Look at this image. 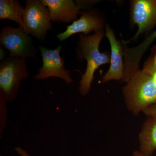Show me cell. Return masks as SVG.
<instances>
[{
  "instance_id": "1",
  "label": "cell",
  "mask_w": 156,
  "mask_h": 156,
  "mask_svg": "<svg viewBox=\"0 0 156 156\" xmlns=\"http://www.w3.org/2000/svg\"><path fill=\"white\" fill-rule=\"evenodd\" d=\"M104 30L91 35L80 34L78 45L77 57L79 60L86 59L87 69L82 75L79 90L81 95H86L91 88L95 71L101 66L110 63V54L101 52L99 45L105 35Z\"/></svg>"
},
{
  "instance_id": "2",
  "label": "cell",
  "mask_w": 156,
  "mask_h": 156,
  "mask_svg": "<svg viewBox=\"0 0 156 156\" xmlns=\"http://www.w3.org/2000/svg\"><path fill=\"white\" fill-rule=\"evenodd\" d=\"M127 83L123 92L128 108L133 113L143 112L156 103V85L149 74L138 70Z\"/></svg>"
},
{
  "instance_id": "3",
  "label": "cell",
  "mask_w": 156,
  "mask_h": 156,
  "mask_svg": "<svg viewBox=\"0 0 156 156\" xmlns=\"http://www.w3.org/2000/svg\"><path fill=\"white\" fill-rule=\"evenodd\" d=\"M29 76L25 59L10 56L0 65V94L7 102L16 99L20 83Z\"/></svg>"
},
{
  "instance_id": "4",
  "label": "cell",
  "mask_w": 156,
  "mask_h": 156,
  "mask_svg": "<svg viewBox=\"0 0 156 156\" xmlns=\"http://www.w3.org/2000/svg\"><path fill=\"white\" fill-rule=\"evenodd\" d=\"M26 5L23 28L29 34L44 40L52 27L49 9L40 0H27Z\"/></svg>"
},
{
  "instance_id": "5",
  "label": "cell",
  "mask_w": 156,
  "mask_h": 156,
  "mask_svg": "<svg viewBox=\"0 0 156 156\" xmlns=\"http://www.w3.org/2000/svg\"><path fill=\"white\" fill-rule=\"evenodd\" d=\"M0 42L9 50L12 57L21 59L27 57L37 58V50L31 37L22 27H4L0 33Z\"/></svg>"
},
{
  "instance_id": "6",
  "label": "cell",
  "mask_w": 156,
  "mask_h": 156,
  "mask_svg": "<svg viewBox=\"0 0 156 156\" xmlns=\"http://www.w3.org/2000/svg\"><path fill=\"white\" fill-rule=\"evenodd\" d=\"M62 46L53 50L44 47H39L41 54L43 66L36 75L37 80H44L53 77L60 78L67 84L73 82L70 71L67 70L64 66V58L60 56Z\"/></svg>"
},
{
  "instance_id": "7",
  "label": "cell",
  "mask_w": 156,
  "mask_h": 156,
  "mask_svg": "<svg viewBox=\"0 0 156 156\" xmlns=\"http://www.w3.org/2000/svg\"><path fill=\"white\" fill-rule=\"evenodd\" d=\"M130 12L131 23L138 27L131 40L137 39L156 25V0H132Z\"/></svg>"
},
{
  "instance_id": "8",
  "label": "cell",
  "mask_w": 156,
  "mask_h": 156,
  "mask_svg": "<svg viewBox=\"0 0 156 156\" xmlns=\"http://www.w3.org/2000/svg\"><path fill=\"white\" fill-rule=\"evenodd\" d=\"M104 24L103 18L98 13L92 11L84 12L79 19L66 27L64 32L57 35V37L63 41L74 34L83 33L88 35L92 32L103 30Z\"/></svg>"
},
{
  "instance_id": "9",
  "label": "cell",
  "mask_w": 156,
  "mask_h": 156,
  "mask_svg": "<svg viewBox=\"0 0 156 156\" xmlns=\"http://www.w3.org/2000/svg\"><path fill=\"white\" fill-rule=\"evenodd\" d=\"M50 11L53 22L70 23L77 20L80 10L83 9L81 1L73 0H42Z\"/></svg>"
},
{
  "instance_id": "10",
  "label": "cell",
  "mask_w": 156,
  "mask_h": 156,
  "mask_svg": "<svg viewBox=\"0 0 156 156\" xmlns=\"http://www.w3.org/2000/svg\"><path fill=\"white\" fill-rule=\"evenodd\" d=\"M105 35L111 46L110 66L102 78V83L123 78L124 62L123 48L119 41L116 38L114 32L108 25L105 26Z\"/></svg>"
},
{
  "instance_id": "11",
  "label": "cell",
  "mask_w": 156,
  "mask_h": 156,
  "mask_svg": "<svg viewBox=\"0 0 156 156\" xmlns=\"http://www.w3.org/2000/svg\"><path fill=\"white\" fill-rule=\"evenodd\" d=\"M156 38V30L145 39L141 44L134 48H123L125 62L124 75L130 77L136 71L139 70V64L144 53L149 46Z\"/></svg>"
},
{
  "instance_id": "12",
  "label": "cell",
  "mask_w": 156,
  "mask_h": 156,
  "mask_svg": "<svg viewBox=\"0 0 156 156\" xmlns=\"http://www.w3.org/2000/svg\"><path fill=\"white\" fill-rule=\"evenodd\" d=\"M150 118L140 134L139 151L145 156H152L156 150V119Z\"/></svg>"
},
{
  "instance_id": "13",
  "label": "cell",
  "mask_w": 156,
  "mask_h": 156,
  "mask_svg": "<svg viewBox=\"0 0 156 156\" xmlns=\"http://www.w3.org/2000/svg\"><path fill=\"white\" fill-rule=\"evenodd\" d=\"M25 8L17 0L0 1V20H10L23 27V16Z\"/></svg>"
},
{
  "instance_id": "14",
  "label": "cell",
  "mask_w": 156,
  "mask_h": 156,
  "mask_svg": "<svg viewBox=\"0 0 156 156\" xmlns=\"http://www.w3.org/2000/svg\"><path fill=\"white\" fill-rule=\"evenodd\" d=\"M6 101L5 98L3 95L0 94V130H1V135L3 134L4 129L7 126V111Z\"/></svg>"
},
{
  "instance_id": "15",
  "label": "cell",
  "mask_w": 156,
  "mask_h": 156,
  "mask_svg": "<svg viewBox=\"0 0 156 156\" xmlns=\"http://www.w3.org/2000/svg\"><path fill=\"white\" fill-rule=\"evenodd\" d=\"M142 70L147 74L156 71V46L154 47L150 56L144 65Z\"/></svg>"
},
{
  "instance_id": "16",
  "label": "cell",
  "mask_w": 156,
  "mask_h": 156,
  "mask_svg": "<svg viewBox=\"0 0 156 156\" xmlns=\"http://www.w3.org/2000/svg\"><path fill=\"white\" fill-rule=\"evenodd\" d=\"M143 112L150 118L156 119V103L149 106Z\"/></svg>"
},
{
  "instance_id": "17",
  "label": "cell",
  "mask_w": 156,
  "mask_h": 156,
  "mask_svg": "<svg viewBox=\"0 0 156 156\" xmlns=\"http://www.w3.org/2000/svg\"><path fill=\"white\" fill-rule=\"evenodd\" d=\"M15 150L16 151V152H17L20 156H31L26 151L22 149V148L20 147L15 148Z\"/></svg>"
},
{
  "instance_id": "18",
  "label": "cell",
  "mask_w": 156,
  "mask_h": 156,
  "mask_svg": "<svg viewBox=\"0 0 156 156\" xmlns=\"http://www.w3.org/2000/svg\"><path fill=\"white\" fill-rule=\"evenodd\" d=\"M149 74L152 77L153 80L155 83L156 85V71H155L154 72L151 73L150 74Z\"/></svg>"
},
{
  "instance_id": "19",
  "label": "cell",
  "mask_w": 156,
  "mask_h": 156,
  "mask_svg": "<svg viewBox=\"0 0 156 156\" xmlns=\"http://www.w3.org/2000/svg\"><path fill=\"white\" fill-rule=\"evenodd\" d=\"M132 156H145L142 154L141 153L138 151H135L133 152Z\"/></svg>"
}]
</instances>
